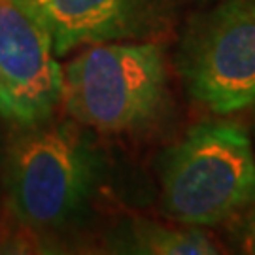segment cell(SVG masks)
I'll use <instances>...</instances> for the list:
<instances>
[{
	"instance_id": "cell-1",
	"label": "cell",
	"mask_w": 255,
	"mask_h": 255,
	"mask_svg": "<svg viewBox=\"0 0 255 255\" xmlns=\"http://www.w3.org/2000/svg\"><path fill=\"white\" fill-rule=\"evenodd\" d=\"M161 204L180 225L212 227L255 204V151L250 132L231 119H206L168 147Z\"/></svg>"
},
{
	"instance_id": "cell-2",
	"label": "cell",
	"mask_w": 255,
	"mask_h": 255,
	"mask_svg": "<svg viewBox=\"0 0 255 255\" xmlns=\"http://www.w3.org/2000/svg\"><path fill=\"white\" fill-rule=\"evenodd\" d=\"M63 72L66 112L101 132L147 128L168 102L164 55L151 40L85 46Z\"/></svg>"
},
{
	"instance_id": "cell-3",
	"label": "cell",
	"mask_w": 255,
	"mask_h": 255,
	"mask_svg": "<svg viewBox=\"0 0 255 255\" xmlns=\"http://www.w3.org/2000/svg\"><path fill=\"white\" fill-rule=\"evenodd\" d=\"M95 178V153L70 123L49 119L23 127L8 149V202L27 227L53 229L70 221L89 199Z\"/></svg>"
},
{
	"instance_id": "cell-4",
	"label": "cell",
	"mask_w": 255,
	"mask_h": 255,
	"mask_svg": "<svg viewBox=\"0 0 255 255\" xmlns=\"http://www.w3.org/2000/svg\"><path fill=\"white\" fill-rule=\"evenodd\" d=\"M178 66L193 101L216 116L255 104V0H223L193 19Z\"/></svg>"
},
{
	"instance_id": "cell-5",
	"label": "cell",
	"mask_w": 255,
	"mask_h": 255,
	"mask_svg": "<svg viewBox=\"0 0 255 255\" xmlns=\"http://www.w3.org/2000/svg\"><path fill=\"white\" fill-rule=\"evenodd\" d=\"M64 72L51 34L27 0H0V116L32 127L63 102Z\"/></svg>"
},
{
	"instance_id": "cell-6",
	"label": "cell",
	"mask_w": 255,
	"mask_h": 255,
	"mask_svg": "<svg viewBox=\"0 0 255 255\" xmlns=\"http://www.w3.org/2000/svg\"><path fill=\"white\" fill-rule=\"evenodd\" d=\"M51 34L55 55L106 42H140L164 32L174 0H27Z\"/></svg>"
},
{
	"instance_id": "cell-7",
	"label": "cell",
	"mask_w": 255,
	"mask_h": 255,
	"mask_svg": "<svg viewBox=\"0 0 255 255\" xmlns=\"http://www.w3.org/2000/svg\"><path fill=\"white\" fill-rule=\"evenodd\" d=\"M130 254L142 255H216L219 248L201 227H168L155 221H136L127 231Z\"/></svg>"
},
{
	"instance_id": "cell-8",
	"label": "cell",
	"mask_w": 255,
	"mask_h": 255,
	"mask_svg": "<svg viewBox=\"0 0 255 255\" xmlns=\"http://www.w3.org/2000/svg\"><path fill=\"white\" fill-rule=\"evenodd\" d=\"M240 248L246 254L255 255V204L246 210L240 225Z\"/></svg>"
}]
</instances>
